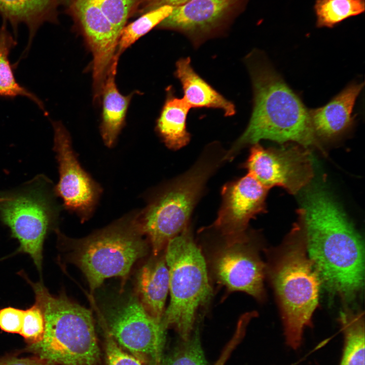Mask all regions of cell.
<instances>
[{
  "instance_id": "cell-11",
  "label": "cell",
  "mask_w": 365,
  "mask_h": 365,
  "mask_svg": "<svg viewBox=\"0 0 365 365\" xmlns=\"http://www.w3.org/2000/svg\"><path fill=\"white\" fill-rule=\"evenodd\" d=\"M52 125L59 173L55 192L62 199L65 208L84 222L93 214L102 190L81 165L65 127L60 122H52Z\"/></svg>"
},
{
  "instance_id": "cell-4",
  "label": "cell",
  "mask_w": 365,
  "mask_h": 365,
  "mask_svg": "<svg viewBox=\"0 0 365 365\" xmlns=\"http://www.w3.org/2000/svg\"><path fill=\"white\" fill-rule=\"evenodd\" d=\"M226 152L218 143L207 145L189 170L158 188L139 210L142 232L150 241L153 256L188 227L208 180L225 162Z\"/></svg>"
},
{
  "instance_id": "cell-30",
  "label": "cell",
  "mask_w": 365,
  "mask_h": 365,
  "mask_svg": "<svg viewBox=\"0 0 365 365\" xmlns=\"http://www.w3.org/2000/svg\"><path fill=\"white\" fill-rule=\"evenodd\" d=\"M252 318L253 316L250 313H246L241 317L234 335L224 347L214 365H225L232 352L243 339L246 327Z\"/></svg>"
},
{
  "instance_id": "cell-21",
  "label": "cell",
  "mask_w": 365,
  "mask_h": 365,
  "mask_svg": "<svg viewBox=\"0 0 365 365\" xmlns=\"http://www.w3.org/2000/svg\"><path fill=\"white\" fill-rule=\"evenodd\" d=\"M339 321L344 336L339 365H364V318L362 312L346 308L340 313Z\"/></svg>"
},
{
  "instance_id": "cell-13",
  "label": "cell",
  "mask_w": 365,
  "mask_h": 365,
  "mask_svg": "<svg viewBox=\"0 0 365 365\" xmlns=\"http://www.w3.org/2000/svg\"><path fill=\"white\" fill-rule=\"evenodd\" d=\"M268 191L248 173L227 183L222 190V203L217 217L211 227L225 239L243 234L249 221L266 211Z\"/></svg>"
},
{
  "instance_id": "cell-14",
  "label": "cell",
  "mask_w": 365,
  "mask_h": 365,
  "mask_svg": "<svg viewBox=\"0 0 365 365\" xmlns=\"http://www.w3.org/2000/svg\"><path fill=\"white\" fill-rule=\"evenodd\" d=\"M246 0H190L174 7L160 27L182 32L195 45L218 30Z\"/></svg>"
},
{
  "instance_id": "cell-20",
  "label": "cell",
  "mask_w": 365,
  "mask_h": 365,
  "mask_svg": "<svg viewBox=\"0 0 365 365\" xmlns=\"http://www.w3.org/2000/svg\"><path fill=\"white\" fill-rule=\"evenodd\" d=\"M57 1L0 0V13L13 24L14 29L20 23H24L29 29V42L22 56L27 54L39 26L53 17Z\"/></svg>"
},
{
  "instance_id": "cell-27",
  "label": "cell",
  "mask_w": 365,
  "mask_h": 365,
  "mask_svg": "<svg viewBox=\"0 0 365 365\" xmlns=\"http://www.w3.org/2000/svg\"><path fill=\"white\" fill-rule=\"evenodd\" d=\"M45 330V316L41 306L35 302L24 310L23 324L19 334L28 345L40 341Z\"/></svg>"
},
{
  "instance_id": "cell-2",
  "label": "cell",
  "mask_w": 365,
  "mask_h": 365,
  "mask_svg": "<svg viewBox=\"0 0 365 365\" xmlns=\"http://www.w3.org/2000/svg\"><path fill=\"white\" fill-rule=\"evenodd\" d=\"M245 62L253 90L252 114L245 131L226 151L225 161H231L243 148L261 139L279 143L295 142L306 148L315 147L322 151L309 111L265 54L254 50L246 57Z\"/></svg>"
},
{
  "instance_id": "cell-12",
  "label": "cell",
  "mask_w": 365,
  "mask_h": 365,
  "mask_svg": "<svg viewBox=\"0 0 365 365\" xmlns=\"http://www.w3.org/2000/svg\"><path fill=\"white\" fill-rule=\"evenodd\" d=\"M212 268L218 282L230 290L245 292L258 300L264 299L266 265L246 232L226 239L214 253Z\"/></svg>"
},
{
  "instance_id": "cell-32",
  "label": "cell",
  "mask_w": 365,
  "mask_h": 365,
  "mask_svg": "<svg viewBox=\"0 0 365 365\" xmlns=\"http://www.w3.org/2000/svg\"><path fill=\"white\" fill-rule=\"evenodd\" d=\"M190 0H147L143 8V12H148L158 7L169 5L176 7Z\"/></svg>"
},
{
  "instance_id": "cell-19",
  "label": "cell",
  "mask_w": 365,
  "mask_h": 365,
  "mask_svg": "<svg viewBox=\"0 0 365 365\" xmlns=\"http://www.w3.org/2000/svg\"><path fill=\"white\" fill-rule=\"evenodd\" d=\"M191 106L184 98L175 96L171 87L167 89L165 103L157 120V132L165 145L177 150L190 140L187 129V118Z\"/></svg>"
},
{
  "instance_id": "cell-9",
  "label": "cell",
  "mask_w": 365,
  "mask_h": 365,
  "mask_svg": "<svg viewBox=\"0 0 365 365\" xmlns=\"http://www.w3.org/2000/svg\"><path fill=\"white\" fill-rule=\"evenodd\" d=\"M105 330L142 364L159 365L165 330L150 315L137 296H130L108 308Z\"/></svg>"
},
{
  "instance_id": "cell-1",
  "label": "cell",
  "mask_w": 365,
  "mask_h": 365,
  "mask_svg": "<svg viewBox=\"0 0 365 365\" xmlns=\"http://www.w3.org/2000/svg\"><path fill=\"white\" fill-rule=\"evenodd\" d=\"M297 213L308 256L321 284L345 300L353 298L363 285L360 236L335 200L320 187L306 192Z\"/></svg>"
},
{
  "instance_id": "cell-3",
  "label": "cell",
  "mask_w": 365,
  "mask_h": 365,
  "mask_svg": "<svg viewBox=\"0 0 365 365\" xmlns=\"http://www.w3.org/2000/svg\"><path fill=\"white\" fill-rule=\"evenodd\" d=\"M267 273L274 289L286 345L299 349L306 327H312L318 305L321 281L306 248L302 228L297 221L283 242L267 251Z\"/></svg>"
},
{
  "instance_id": "cell-25",
  "label": "cell",
  "mask_w": 365,
  "mask_h": 365,
  "mask_svg": "<svg viewBox=\"0 0 365 365\" xmlns=\"http://www.w3.org/2000/svg\"><path fill=\"white\" fill-rule=\"evenodd\" d=\"M174 7L164 5L145 12L122 30L118 41L117 54L119 55L141 36L168 17Z\"/></svg>"
},
{
  "instance_id": "cell-5",
  "label": "cell",
  "mask_w": 365,
  "mask_h": 365,
  "mask_svg": "<svg viewBox=\"0 0 365 365\" xmlns=\"http://www.w3.org/2000/svg\"><path fill=\"white\" fill-rule=\"evenodd\" d=\"M26 279L43 311L45 330L42 339L28 345L25 350L54 365H100L91 311L63 293L52 295L42 281Z\"/></svg>"
},
{
  "instance_id": "cell-17",
  "label": "cell",
  "mask_w": 365,
  "mask_h": 365,
  "mask_svg": "<svg viewBox=\"0 0 365 365\" xmlns=\"http://www.w3.org/2000/svg\"><path fill=\"white\" fill-rule=\"evenodd\" d=\"M174 75L181 83L183 98L191 107L219 108L227 117L236 113L235 105L195 72L189 57L182 58L177 61Z\"/></svg>"
},
{
  "instance_id": "cell-29",
  "label": "cell",
  "mask_w": 365,
  "mask_h": 365,
  "mask_svg": "<svg viewBox=\"0 0 365 365\" xmlns=\"http://www.w3.org/2000/svg\"><path fill=\"white\" fill-rule=\"evenodd\" d=\"M24 310L13 307L0 309V328L9 333L20 334L23 324Z\"/></svg>"
},
{
  "instance_id": "cell-18",
  "label": "cell",
  "mask_w": 365,
  "mask_h": 365,
  "mask_svg": "<svg viewBox=\"0 0 365 365\" xmlns=\"http://www.w3.org/2000/svg\"><path fill=\"white\" fill-rule=\"evenodd\" d=\"M119 56L116 54L112 62L101 93L103 111L100 132L105 145L108 148L114 146L123 126L132 95L124 96L117 89L115 76Z\"/></svg>"
},
{
  "instance_id": "cell-7",
  "label": "cell",
  "mask_w": 365,
  "mask_h": 365,
  "mask_svg": "<svg viewBox=\"0 0 365 365\" xmlns=\"http://www.w3.org/2000/svg\"><path fill=\"white\" fill-rule=\"evenodd\" d=\"M170 301L161 324L172 327L183 341L191 336L198 308L209 299L211 288L206 263L187 227L166 245Z\"/></svg>"
},
{
  "instance_id": "cell-6",
  "label": "cell",
  "mask_w": 365,
  "mask_h": 365,
  "mask_svg": "<svg viewBox=\"0 0 365 365\" xmlns=\"http://www.w3.org/2000/svg\"><path fill=\"white\" fill-rule=\"evenodd\" d=\"M58 235L69 248L68 260L84 273L91 292L107 278L125 280L135 262L148 251L139 210L131 211L81 239H69L60 233Z\"/></svg>"
},
{
  "instance_id": "cell-33",
  "label": "cell",
  "mask_w": 365,
  "mask_h": 365,
  "mask_svg": "<svg viewBox=\"0 0 365 365\" xmlns=\"http://www.w3.org/2000/svg\"><path fill=\"white\" fill-rule=\"evenodd\" d=\"M4 199H5V197H0V202L3 201Z\"/></svg>"
},
{
  "instance_id": "cell-23",
  "label": "cell",
  "mask_w": 365,
  "mask_h": 365,
  "mask_svg": "<svg viewBox=\"0 0 365 365\" xmlns=\"http://www.w3.org/2000/svg\"><path fill=\"white\" fill-rule=\"evenodd\" d=\"M364 0H316L314 9L317 27L332 28L364 11Z\"/></svg>"
},
{
  "instance_id": "cell-28",
  "label": "cell",
  "mask_w": 365,
  "mask_h": 365,
  "mask_svg": "<svg viewBox=\"0 0 365 365\" xmlns=\"http://www.w3.org/2000/svg\"><path fill=\"white\" fill-rule=\"evenodd\" d=\"M105 333L106 365H143L138 359L123 349L106 330Z\"/></svg>"
},
{
  "instance_id": "cell-26",
  "label": "cell",
  "mask_w": 365,
  "mask_h": 365,
  "mask_svg": "<svg viewBox=\"0 0 365 365\" xmlns=\"http://www.w3.org/2000/svg\"><path fill=\"white\" fill-rule=\"evenodd\" d=\"M159 365H207L198 330L161 360Z\"/></svg>"
},
{
  "instance_id": "cell-8",
  "label": "cell",
  "mask_w": 365,
  "mask_h": 365,
  "mask_svg": "<svg viewBox=\"0 0 365 365\" xmlns=\"http://www.w3.org/2000/svg\"><path fill=\"white\" fill-rule=\"evenodd\" d=\"M50 199L41 190L30 189L0 202V219L18 241V251L28 254L40 271L44 242L58 215Z\"/></svg>"
},
{
  "instance_id": "cell-15",
  "label": "cell",
  "mask_w": 365,
  "mask_h": 365,
  "mask_svg": "<svg viewBox=\"0 0 365 365\" xmlns=\"http://www.w3.org/2000/svg\"><path fill=\"white\" fill-rule=\"evenodd\" d=\"M363 86V83H352L324 106L309 111L317 138L332 139L352 126L353 106Z\"/></svg>"
},
{
  "instance_id": "cell-31",
  "label": "cell",
  "mask_w": 365,
  "mask_h": 365,
  "mask_svg": "<svg viewBox=\"0 0 365 365\" xmlns=\"http://www.w3.org/2000/svg\"><path fill=\"white\" fill-rule=\"evenodd\" d=\"M0 365H54L48 360L35 355L19 357L16 355H7L0 357Z\"/></svg>"
},
{
  "instance_id": "cell-10",
  "label": "cell",
  "mask_w": 365,
  "mask_h": 365,
  "mask_svg": "<svg viewBox=\"0 0 365 365\" xmlns=\"http://www.w3.org/2000/svg\"><path fill=\"white\" fill-rule=\"evenodd\" d=\"M308 150L298 144L265 148L256 143L251 147L243 167L268 189L280 187L296 195L314 176L312 158Z\"/></svg>"
},
{
  "instance_id": "cell-22",
  "label": "cell",
  "mask_w": 365,
  "mask_h": 365,
  "mask_svg": "<svg viewBox=\"0 0 365 365\" xmlns=\"http://www.w3.org/2000/svg\"><path fill=\"white\" fill-rule=\"evenodd\" d=\"M6 24L5 23L0 28V97L13 98L17 96H26L36 104L47 115L43 102L33 93L20 85L15 78L12 66L9 60V54L16 42L8 31Z\"/></svg>"
},
{
  "instance_id": "cell-24",
  "label": "cell",
  "mask_w": 365,
  "mask_h": 365,
  "mask_svg": "<svg viewBox=\"0 0 365 365\" xmlns=\"http://www.w3.org/2000/svg\"><path fill=\"white\" fill-rule=\"evenodd\" d=\"M120 36L128 19L140 11L147 0H86Z\"/></svg>"
},
{
  "instance_id": "cell-16",
  "label": "cell",
  "mask_w": 365,
  "mask_h": 365,
  "mask_svg": "<svg viewBox=\"0 0 365 365\" xmlns=\"http://www.w3.org/2000/svg\"><path fill=\"white\" fill-rule=\"evenodd\" d=\"M154 257L139 269L137 297L147 312L161 323L169 291V275L165 256Z\"/></svg>"
}]
</instances>
